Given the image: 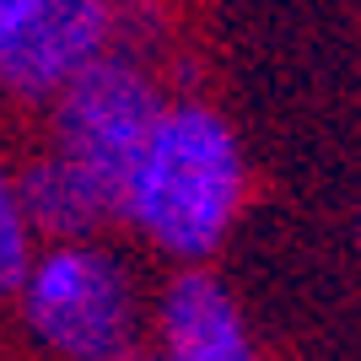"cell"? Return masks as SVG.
Wrapping results in <instances>:
<instances>
[{
  "label": "cell",
  "mask_w": 361,
  "mask_h": 361,
  "mask_svg": "<svg viewBox=\"0 0 361 361\" xmlns=\"http://www.w3.org/2000/svg\"><path fill=\"white\" fill-rule=\"evenodd\" d=\"M130 361H167V356H157V350H146V356H130Z\"/></svg>",
  "instance_id": "cell-8"
},
{
  "label": "cell",
  "mask_w": 361,
  "mask_h": 361,
  "mask_svg": "<svg viewBox=\"0 0 361 361\" xmlns=\"http://www.w3.org/2000/svg\"><path fill=\"white\" fill-rule=\"evenodd\" d=\"M27 324L44 345H54L71 361H130L135 334V297L130 281L108 254L60 243L54 254L32 264L22 286Z\"/></svg>",
  "instance_id": "cell-3"
},
{
  "label": "cell",
  "mask_w": 361,
  "mask_h": 361,
  "mask_svg": "<svg viewBox=\"0 0 361 361\" xmlns=\"http://www.w3.org/2000/svg\"><path fill=\"white\" fill-rule=\"evenodd\" d=\"M243 162L238 140L211 108H167L124 195V216L167 254H211L238 216Z\"/></svg>",
  "instance_id": "cell-1"
},
{
  "label": "cell",
  "mask_w": 361,
  "mask_h": 361,
  "mask_svg": "<svg viewBox=\"0 0 361 361\" xmlns=\"http://www.w3.org/2000/svg\"><path fill=\"white\" fill-rule=\"evenodd\" d=\"M167 108L157 103V87L135 71L130 60H92L60 92V114H54V157L71 162L97 195L124 211L130 178L140 167V151L157 135Z\"/></svg>",
  "instance_id": "cell-2"
},
{
  "label": "cell",
  "mask_w": 361,
  "mask_h": 361,
  "mask_svg": "<svg viewBox=\"0 0 361 361\" xmlns=\"http://www.w3.org/2000/svg\"><path fill=\"white\" fill-rule=\"evenodd\" d=\"M108 0H22L0 27V81L11 92H65L103 60Z\"/></svg>",
  "instance_id": "cell-4"
},
{
  "label": "cell",
  "mask_w": 361,
  "mask_h": 361,
  "mask_svg": "<svg viewBox=\"0 0 361 361\" xmlns=\"http://www.w3.org/2000/svg\"><path fill=\"white\" fill-rule=\"evenodd\" d=\"M162 356L167 361H259L238 307L211 275H178L162 297Z\"/></svg>",
  "instance_id": "cell-5"
},
{
  "label": "cell",
  "mask_w": 361,
  "mask_h": 361,
  "mask_svg": "<svg viewBox=\"0 0 361 361\" xmlns=\"http://www.w3.org/2000/svg\"><path fill=\"white\" fill-rule=\"evenodd\" d=\"M32 226L22 216V200H16V183L0 173V291H22L32 275Z\"/></svg>",
  "instance_id": "cell-7"
},
{
  "label": "cell",
  "mask_w": 361,
  "mask_h": 361,
  "mask_svg": "<svg viewBox=\"0 0 361 361\" xmlns=\"http://www.w3.org/2000/svg\"><path fill=\"white\" fill-rule=\"evenodd\" d=\"M16 200H22L27 226L32 232H49V238H87L92 226H103L114 216V205L71 162H60V157L32 162L27 178L16 183Z\"/></svg>",
  "instance_id": "cell-6"
}]
</instances>
